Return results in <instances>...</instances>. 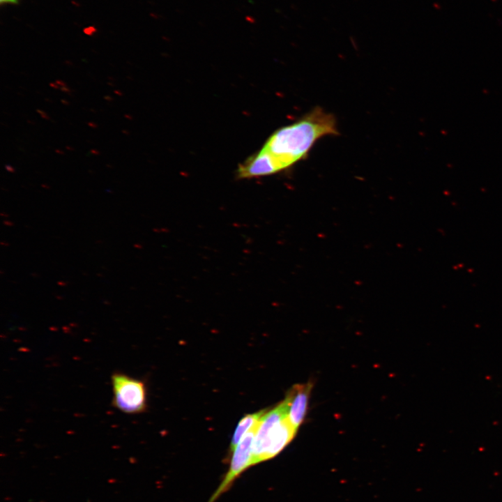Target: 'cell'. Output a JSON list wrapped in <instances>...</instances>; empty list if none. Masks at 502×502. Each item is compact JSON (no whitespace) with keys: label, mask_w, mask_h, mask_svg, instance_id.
Masks as SVG:
<instances>
[{"label":"cell","mask_w":502,"mask_h":502,"mask_svg":"<svg viewBox=\"0 0 502 502\" xmlns=\"http://www.w3.org/2000/svg\"><path fill=\"white\" fill-rule=\"evenodd\" d=\"M339 134L334 114L317 106L276 130L257 153L239 165L236 177L253 178L280 172L305 159L321 138Z\"/></svg>","instance_id":"1"},{"label":"cell","mask_w":502,"mask_h":502,"mask_svg":"<svg viewBox=\"0 0 502 502\" xmlns=\"http://www.w3.org/2000/svg\"><path fill=\"white\" fill-rule=\"evenodd\" d=\"M111 383L113 407L128 415L146 411V386L143 380L116 370L111 375Z\"/></svg>","instance_id":"2"},{"label":"cell","mask_w":502,"mask_h":502,"mask_svg":"<svg viewBox=\"0 0 502 502\" xmlns=\"http://www.w3.org/2000/svg\"><path fill=\"white\" fill-rule=\"evenodd\" d=\"M258 423L243 436L234 448L229 470L208 502H215L243 471L252 466L253 445Z\"/></svg>","instance_id":"3"},{"label":"cell","mask_w":502,"mask_h":502,"mask_svg":"<svg viewBox=\"0 0 502 502\" xmlns=\"http://www.w3.org/2000/svg\"><path fill=\"white\" fill-rule=\"evenodd\" d=\"M297 430L287 417L277 423L268 432L261 445L253 450L252 465L277 455L292 441Z\"/></svg>","instance_id":"4"},{"label":"cell","mask_w":502,"mask_h":502,"mask_svg":"<svg viewBox=\"0 0 502 502\" xmlns=\"http://www.w3.org/2000/svg\"><path fill=\"white\" fill-rule=\"evenodd\" d=\"M312 386L311 381L296 384L284 398L287 406V419L297 429L305 420Z\"/></svg>","instance_id":"5"},{"label":"cell","mask_w":502,"mask_h":502,"mask_svg":"<svg viewBox=\"0 0 502 502\" xmlns=\"http://www.w3.org/2000/svg\"><path fill=\"white\" fill-rule=\"evenodd\" d=\"M266 410L267 409H263L254 413L248 414L242 418L233 434L229 447L230 453L233 452L234 448L243 436L259 423L260 418Z\"/></svg>","instance_id":"6"},{"label":"cell","mask_w":502,"mask_h":502,"mask_svg":"<svg viewBox=\"0 0 502 502\" xmlns=\"http://www.w3.org/2000/svg\"><path fill=\"white\" fill-rule=\"evenodd\" d=\"M55 83L57 85H59L60 87L66 86V84L63 81L60 80V79H56Z\"/></svg>","instance_id":"7"},{"label":"cell","mask_w":502,"mask_h":502,"mask_svg":"<svg viewBox=\"0 0 502 502\" xmlns=\"http://www.w3.org/2000/svg\"><path fill=\"white\" fill-rule=\"evenodd\" d=\"M5 168L9 172H11V173L15 172L14 168L13 167H11L10 165H5Z\"/></svg>","instance_id":"8"},{"label":"cell","mask_w":502,"mask_h":502,"mask_svg":"<svg viewBox=\"0 0 502 502\" xmlns=\"http://www.w3.org/2000/svg\"><path fill=\"white\" fill-rule=\"evenodd\" d=\"M59 89H60L61 91L66 92V93H68V92L70 91V89L68 87H67V86H61V87H60Z\"/></svg>","instance_id":"9"},{"label":"cell","mask_w":502,"mask_h":502,"mask_svg":"<svg viewBox=\"0 0 502 502\" xmlns=\"http://www.w3.org/2000/svg\"><path fill=\"white\" fill-rule=\"evenodd\" d=\"M1 3H17V0H1Z\"/></svg>","instance_id":"10"},{"label":"cell","mask_w":502,"mask_h":502,"mask_svg":"<svg viewBox=\"0 0 502 502\" xmlns=\"http://www.w3.org/2000/svg\"><path fill=\"white\" fill-rule=\"evenodd\" d=\"M50 86L53 87L54 89H60V86L59 85H57L56 83H50Z\"/></svg>","instance_id":"11"},{"label":"cell","mask_w":502,"mask_h":502,"mask_svg":"<svg viewBox=\"0 0 502 502\" xmlns=\"http://www.w3.org/2000/svg\"><path fill=\"white\" fill-rule=\"evenodd\" d=\"M90 152H91L92 154H94V155H99V154L100 153L99 151L96 150V149H91V150L90 151Z\"/></svg>","instance_id":"12"},{"label":"cell","mask_w":502,"mask_h":502,"mask_svg":"<svg viewBox=\"0 0 502 502\" xmlns=\"http://www.w3.org/2000/svg\"><path fill=\"white\" fill-rule=\"evenodd\" d=\"M88 125H89V126L92 127V128H97V127H98V125H96V124L95 123H93V122H89V123H88Z\"/></svg>","instance_id":"13"},{"label":"cell","mask_w":502,"mask_h":502,"mask_svg":"<svg viewBox=\"0 0 502 502\" xmlns=\"http://www.w3.org/2000/svg\"><path fill=\"white\" fill-rule=\"evenodd\" d=\"M40 116L43 119H45L47 120H49L50 119V116L46 113L43 115H40Z\"/></svg>","instance_id":"14"},{"label":"cell","mask_w":502,"mask_h":502,"mask_svg":"<svg viewBox=\"0 0 502 502\" xmlns=\"http://www.w3.org/2000/svg\"><path fill=\"white\" fill-rule=\"evenodd\" d=\"M104 98L108 101H112L113 100V98L109 96H104Z\"/></svg>","instance_id":"15"},{"label":"cell","mask_w":502,"mask_h":502,"mask_svg":"<svg viewBox=\"0 0 502 502\" xmlns=\"http://www.w3.org/2000/svg\"><path fill=\"white\" fill-rule=\"evenodd\" d=\"M114 93H116V94H117V95H119V96H123V93H122L121 91H119V90H115V91H114Z\"/></svg>","instance_id":"16"},{"label":"cell","mask_w":502,"mask_h":502,"mask_svg":"<svg viewBox=\"0 0 502 502\" xmlns=\"http://www.w3.org/2000/svg\"><path fill=\"white\" fill-rule=\"evenodd\" d=\"M36 112H37L38 114H40V115H43V114H45V112L44 111L41 110V109H36Z\"/></svg>","instance_id":"17"},{"label":"cell","mask_w":502,"mask_h":502,"mask_svg":"<svg viewBox=\"0 0 502 502\" xmlns=\"http://www.w3.org/2000/svg\"><path fill=\"white\" fill-rule=\"evenodd\" d=\"M61 101L64 105H69V102L65 100H61Z\"/></svg>","instance_id":"18"},{"label":"cell","mask_w":502,"mask_h":502,"mask_svg":"<svg viewBox=\"0 0 502 502\" xmlns=\"http://www.w3.org/2000/svg\"><path fill=\"white\" fill-rule=\"evenodd\" d=\"M55 151H56V153H57L63 154V152L62 151H61V150L56 149Z\"/></svg>","instance_id":"19"},{"label":"cell","mask_w":502,"mask_h":502,"mask_svg":"<svg viewBox=\"0 0 502 502\" xmlns=\"http://www.w3.org/2000/svg\"><path fill=\"white\" fill-rule=\"evenodd\" d=\"M124 116H125L126 119H132L131 116H130V115H128V114H125Z\"/></svg>","instance_id":"20"},{"label":"cell","mask_w":502,"mask_h":502,"mask_svg":"<svg viewBox=\"0 0 502 502\" xmlns=\"http://www.w3.org/2000/svg\"><path fill=\"white\" fill-rule=\"evenodd\" d=\"M122 132L124 133V134H126V135H128V134H129V132H128V130H122Z\"/></svg>","instance_id":"21"},{"label":"cell","mask_w":502,"mask_h":502,"mask_svg":"<svg viewBox=\"0 0 502 502\" xmlns=\"http://www.w3.org/2000/svg\"><path fill=\"white\" fill-rule=\"evenodd\" d=\"M66 149H68V150H70V151L74 150L73 148L70 147V146H66Z\"/></svg>","instance_id":"22"},{"label":"cell","mask_w":502,"mask_h":502,"mask_svg":"<svg viewBox=\"0 0 502 502\" xmlns=\"http://www.w3.org/2000/svg\"><path fill=\"white\" fill-rule=\"evenodd\" d=\"M108 84L110 86H114L113 83H111V82H108Z\"/></svg>","instance_id":"23"}]
</instances>
